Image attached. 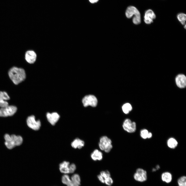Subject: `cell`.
Masks as SVG:
<instances>
[{
    "instance_id": "cell-4",
    "label": "cell",
    "mask_w": 186,
    "mask_h": 186,
    "mask_svg": "<svg viewBox=\"0 0 186 186\" xmlns=\"http://www.w3.org/2000/svg\"><path fill=\"white\" fill-rule=\"evenodd\" d=\"M98 146L100 149L106 153L109 152L113 148L111 140L106 136H101L99 139Z\"/></svg>"
},
{
    "instance_id": "cell-20",
    "label": "cell",
    "mask_w": 186,
    "mask_h": 186,
    "mask_svg": "<svg viewBox=\"0 0 186 186\" xmlns=\"http://www.w3.org/2000/svg\"><path fill=\"white\" fill-rule=\"evenodd\" d=\"M62 183L67 186H73V184L71 179L68 175L66 174L64 175L61 178Z\"/></svg>"
},
{
    "instance_id": "cell-30",
    "label": "cell",
    "mask_w": 186,
    "mask_h": 186,
    "mask_svg": "<svg viewBox=\"0 0 186 186\" xmlns=\"http://www.w3.org/2000/svg\"><path fill=\"white\" fill-rule=\"evenodd\" d=\"M152 136V134L151 132H149V133L148 135V136L147 138H150Z\"/></svg>"
},
{
    "instance_id": "cell-14",
    "label": "cell",
    "mask_w": 186,
    "mask_h": 186,
    "mask_svg": "<svg viewBox=\"0 0 186 186\" xmlns=\"http://www.w3.org/2000/svg\"><path fill=\"white\" fill-rule=\"evenodd\" d=\"M36 55L33 51L28 50L26 52L25 59L30 64H33L36 61Z\"/></svg>"
},
{
    "instance_id": "cell-21",
    "label": "cell",
    "mask_w": 186,
    "mask_h": 186,
    "mask_svg": "<svg viewBox=\"0 0 186 186\" xmlns=\"http://www.w3.org/2000/svg\"><path fill=\"white\" fill-rule=\"evenodd\" d=\"M161 179L163 181L167 183H169L172 181V175L169 172H165L161 175Z\"/></svg>"
},
{
    "instance_id": "cell-31",
    "label": "cell",
    "mask_w": 186,
    "mask_h": 186,
    "mask_svg": "<svg viewBox=\"0 0 186 186\" xmlns=\"http://www.w3.org/2000/svg\"><path fill=\"white\" fill-rule=\"evenodd\" d=\"M99 0H89V2L92 3H94L97 2Z\"/></svg>"
},
{
    "instance_id": "cell-18",
    "label": "cell",
    "mask_w": 186,
    "mask_h": 186,
    "mask_svg": "<svg viewBox=\"0 0 186 186\" xmlns=\"http://www.w3.org/2000/svg\"><path fill=\"white\" fill-rule=\"evenodd\" d=\"M71 179L73 186H80L81 184V179L78 174H74L71 177Z\"/></svg>"
},
{
    "instance_id": "cell-10",
    "label": "cell",
    "mask_w": 186,
    "mask_h": 186,
    "mask_svg": "<svg viewBox=\"0 0 186 186\" xmlns=\"http://www.w3.org/2000/svg\"><path fill=\"white\" fill-rule=\"evenodd\" d=\"M175 81L177 86L180 88H184L186 86V76L184 74H179L175 78Z\"/></svg>"
},
{
    "instance_id": "cell-22",
    "label": "cell",
    "mask_w": 186,
    "mask_h": 186,
    "mask_svg": "<svg viewBox=\"0 0 186 186\" xmlns=\"http://www.w3.org/2000/svg\"><path fill=\"white\" fill-rule=\"evenodd\" d=\"M122 109L123 112L125 114H128L132 109L131 105L129 103L124 104L122 106Z\"/></svg>"
},
{
    "instance_id": "cell-8",
    "label": "cell",
    "mask_w": 186,
    "mask_h": 186,
    "mask_svg": "<svg viewBox=\"0 0 186 186\" xmlns=\"http://www.w3.org/2000/svg\"><path fill=\"white\" fill-rule=\"evenodd\" d=\"M97 100L95 96L92 95H88L84 96L82 99V102L85 107L90 106L96 107L97 104Z\"/></svg>"
},
{
    "instance_id": "cell-28",
    "label": "cell",
    "mask_w": 186,
    "mask_h": 186,
    "mask_svg": "<svg viewBox=\"0 0 186 186\" xmlns=\"http://www.w3.org/2000/svg\"><path fill=\"white\" fill-rule=\"evenodd\" d=\"M104 183L110 186L113 183V180L110 177H109L105 179Z\"/></svg>"
},
{
    "instance_id": "cell-5",
    "label": "cell",
    "mask_w": 186,
    "mask_h": 186,
    "mask_svg": "<svg viewBox=\"0 0 186 186\" xmlns=\"http://www.w3.org/2000/svg\"><path fill=\"white\" fill-rule=\"evenodd\" d=\"M27 123L29 127L35 130H39L41 126L40 120H36L35 116L33 115L29 116L27 118Z\"/></svg>"
},
{
    "instance_id": "cell-17",
    "label": "cell",
    "mask_w": 186,
    "mask_h": 186,
    "mask_svg": "<svg viewBox=\"0 0 186 186\" xmlns=\"http://www.w3.org/2000/svg\"><path fill=\"white\" fill-rule=\"evenodd\" d=\"M70 163L68 161H64L59 165V170L62 173L66 174L69 173V167Z\"/></svg>"
},
{
    "instance_id": "cell-24",
    "label": "cell",
    "mask_w": 186,
    "mask_h": 186,
    "mask_svg": "<svg viewBox=\"0 0 186 186\" xmlns=\"http://www.w3.org/2000/svg\"><path fill=\"white\" fill-rule=\"evenodd\" d=\"M179 186H186V177L185 176H182L178 180Z\"/></svg>"
},
{
    "instance_id": "cell-25",
    "label": "cell",
    "mask_w": 186,
    "mask_h": 186,
    "mask_svg": "<svg viewBox=\"0 0 186 186\" xmlns=\"http://www.w3.org/2000/svg\"><path fill=\"white\" fill-rule=\"evenodd\" d=\"M149 133L148 131L146 129H143L140 132V135L141 137L143 139L147 138Z\"/></svg>"
},
{
    "instance_id": "cell-32",
    "label": "cell",
    "mask_w": 186,
    "mask_h": 186,
    "mask_svg": "<svg viewBox=\"0 0 186 186\" xmlns=\"http://www.w3.org/2000/svg\"><path fill=\"white\" fill-rule=\"evenodd\" d=\"M156 168H157V169H159V168L160 167H159V165H157L156 166Z\"/></svg>"
},
{
    "instance_id": "cell-2",
    "label": "cell",
    "mask_w": 186,
    "mask_h": 186,
    "mask_svg": "<svg viewBox=\"0 0 186 186\" xmlns=\"http://www.w3.org/2000/svg\"><path fill=\"white\" fill-rule=\"evenodd\" d=\"M5 144L8 149H12L16 146L20 145L22 143L23 139L21 136L14 135H9L5 134L4 136Z\"/></svg>"
},
{
    "instance_id": "cell-15",
    "label": "cell",
    "mask_w": 186,
    "mask_h": 186,
    "mask_svg": "<svg viewBox=\"0 0 186 186\" xmlns=\"http://www.w3.org/2000/svg\"><path fill=\"white\" fill-rule=\"evenodd\" d=\"M91 158L94 161H100L103 157L102 153L97 149H95L91 153Z\"/></svg>"
},
{
    "instance_id": "cell-9",
    "label": "cell",
    "mask_w": 186,
    "mask_h": 186,
    "mask_svg": "<svg viewBox=\"0 0 186 186\" xmlns=\"http://www.w3.org/2000/svg\"><path fill=\"white\" fill-rule=\"evenodd\" d=\"M134 176V179L137 181H144L147 179L146 172L143 169L138 168L136 169Z\"/></svg>"
},
{
    "instance_id": "cell-19",
    "label": "cell",
    "mask_w": 186,
    "mask_h": 186,
    "mask_svg": "<svg viewBox=\"0 0 186 186\" xmlns=\"http://www.w3.org/2000/svg\"><path fill=\"white\" fill-rule=\"evenodd\" d=\"M167 144L168 147L169 148L174 149L177 146L178 142L177 140L174 138L171 137L168 140Z\"/></svg>"
},
{
    "instance_id": "cell-13",
    "label": "cell",
    "mask_w": 186,
    "mask_h": 186,
    "mask_svg": "<svg viewBox=\"0 0 186 186\" xmlns=\"http://www.w3.org/2000/svg\"><path fill=\"white\" fill-rule=\"evenodd\" d=\"M10 98L9 96L6 92L0 91V107L3 108L9 105L6 100Z\"/></svg>"
},
{
    "instance_id": "cell-26",
    "label": "cell",
    "mask_w": 186,
    "mask_h": 186,
    "mask_svg": "<svg viewBox=\"0 0 186 186\" xmlns=\"http://www.w3.org/2000/svg\"><path fill=\"white\" fill-rule=\"evenodd\" d=\"M105 179L110 177V174L109 171L107 170L103 171L100 172V174Z\"/></svg>"
},
{
    "instance_id": "cell-29",
    "label": "cell",
    "mask_w": 186,
    "mask_h": 186,
    "mask_svg": "<svg viewBox=\"0 0 186 186\" xmlns=\"http://www.w3.org/2000/svg\"><path fill=\"white\" fill-rule=\"evenodd\" d=\"M97 177L99 181L102 183H104L105 182V179L100 175L99 174L97 176Z\"/></svg>"
},
{
    "instance_id": "cell-3",
    "label": "cell",
    "mask_w": 186,
    "mask_h": 186,
    "mask_svg": "<svg viewBox=\"0 0 186 186\" xmlns=\"http://www.w3.org/2000/svg\"><path fill=\"white\" fill-rule=\"evenodd\" d=\"M126 17L128 18H131L134 15L133 22L135 24L138 25L141 22V14L139 11L135 7L130 6L127 8L125 12Z\"/></svg>"
},
{
    "instance_id": "cell-33",
    "label": "cell",
    "mask_w": 186,
    "mask_h": 186,
    "mask_svg": "<svg viewBox=\"0 0 186 186\" xmlns=\"http://www.w3.org/2000/svg\"><path fill=\"white\" fill-rule=\"evenodd\" d=\"M185 25V26H184V28L185 29H186V25Z\"/></svg>"
},
{
    "instance_id": "cell-12",
    "label": "cell",
    "mask_w": 186,
    "mask_h": 186,
    "mask_svg": "<svg viewBox=\"0 0 186 186\" xmlns=\"http://www.w3.org/2000/svg\"><path fill=\"white\" fill-rule=\"evenodd\" d=\"M156 18V16L153 11L151 9L147 10L145 12L144 17V21L146 24H151Z\"/></svg>"
},
{
    "instance_id": "cell-27",
    "label": "cell",
    "mask_w": 186,
    "mask_h": 186,
    "mask_svg": "<svg viewBox=\"0 0 186 186\" xmlns=\"http://www.w3.org/2000/svg\"><path fill=\"white\" fill-rule=\"evenodd\" d=\"M76 169V166L75 164L74 163H72L70 164L69 167V173H73Z\"/></svg>"
},
{
    "instance_id": "cell-23",
    "label": "cell",
    "mask_w": 186,
    "mask_h": 186,
    "mask_svg": "<svg viewBox=\"0 0 186 186\" xmlns=\"http://www.w3.org/2000/svg\"><path fill=\"white\" fill-rule=\"evenodd\" d=\"M178 19L180 23L183 25H185L186 20V15L185 14L180 13L178 14L177 16Z\"/></svg>"
},
{
    "instance_id": "cell-1",
    "label": "cell",
    "mask_w": 186,
    "mask_h": 186,
    "mask_svg": "<svg viewBox=\"0 0 186 186\" xmlns=\"http://www.w3.org/2000/svg\"><path fill=\"white\" fill-rule=\"evenodd\" d=\"M8 74L10 79L16 84H18L24 81L26 77L24 70L16 67H13L10 69Z\"/></svg>"
},
{
    "instance_id": "cell-7",
    "label": "cell",
    "mask_w": 186,
    "mask_h": 186,
    "mask_svg": "<svg viewBox=\"0 0 186 186\" xmlns=\"http://www.w3.org/2000/svg\"><path fill=\"white\" fill-rule=\"evenodd\" d=\"M17 107L14 106H8L0 109V117H7L13 115L16 112Z\"/></svg>"
},
{
    "instance_id": "cell-11",
    "label": "cell",
    "mask_w": 186,
    "mask_h": 186,
    "mask_svg": "<svg viewBox=\"0 0 186 186\" xmlns=\"http://www.w3.org/2000/svg\"><path fill=\"white\" fill-rule=\"evenodd\" d=\"M46 117L49 123L53 126L55 125L59 119L60 115L57 112L48 113Z\"/></svg>"
},
{
    "instance_id": "cell-6",
    "label": "cell",
    "mask_w": 186,
    "mask_h": 186,
    "mask_svg": "<svg viewBox=\"0 0 186 186\" xmlns=\"http://www.w3.org/2000/svg\"><path fill=\"white\" fill-rule=\"evenodd\" d=\"M124 130L129 133L135 132L136 129V125L135 122L132 121L129 119H126L123 121L122 125Z\"/></svg>"
},
{
    "instance_id": "cell-16",
    "label": "cell",
    "mask_w": 186,
    "mask_h": 186,
    "mask_svg": "<svg viewBox=\"0 0 186 186\" xmlns=\"http://www.w3.org/2000/svg\"><path fill=\"white\" fill-rule=\"evenodd\" d=\"M71 145L72 147L74 149H80L84 146L85 142L80 138H76L71 142Z\"/></svg>"
}]
</instances>
